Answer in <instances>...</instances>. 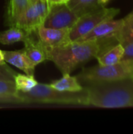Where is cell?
<instances>
[{"label":"cell","instance_id":"cell-1","mask_svg":"<svg viewBox=\"0 0 133 134\" xmlns=\"http://www.w3.org/2000/svg\"><path fill=\"white\" fill-rule=\"evenodd\" d=\"M118 43L115 41H70L56 47L47 48V60L52 61L62 75L71 74L78 68L100 53L104 49Z\"/></svg>","mask_w":133,"mask_h":134},{"label":"cell","instance_id":"cell-2","mask_svg":"<svg viewBox=\"0 0 133 134\" xmlns=\"http://www.w3.org/2000/svg\"><path fill=\"white\" fill-rule=\"evenodd\" d=\"M86 84L83 87L85 106L103 108L133 107V78Z\"/></svg>","mask_w":133,"mask_h":134},{"label":"cell","instance_id":"cell-3","mask_svg":"<svg viewBox=\"0 0 133 134\" xmlns=\"http://www.w3.org/2000/svg\"><path fill=\"white\" fill-rule=\"evenodd\" d=\"M26 104H58L69 105H84L85 100L83 90L78 93L61 92L53 88L49 84L38 83L27 93L18 92Z\"/></svg>","mask_w":133,"mask_h":134},{"label":"cell","instance_id":"cell-4","mask_svg":"<svg viewBox=\"0 0 133 134\" xmlns=\"http://www.w3.org/2000/svg\"><path fill=\"white\" fill-rule=\"evenodd\" d=\"M83 82H111L133 78V61H120L112 65H96L85 68L76 76Z\"/></svg>","mask_w":133,"mask_h":134},{"label":"cell","instance_id":"cell-5","mask_svg":"<svg viewBox=\"0 0 133 134\" xmlns=\"http://www.w3.org/2000/svg\"><path fill=\"white\" fill-rule=\"evenodd\" d=\"M119 12L120 9L118 8H107L105 6L82 15L70 29L67 42L79 40L102 22L114 19Z\"/></svg>","mask_w":133,"mask_h":134},{"label":"cell","instance_id":"cell-6","mask_svg":"<svg viewBox=\"0 0 133 134\" xmlns=\"http://www.w3.org/2000/svg\"><path fill=\"white\" fill-rule=\"evenodd\" d=\"M49 4L47 0H31L26 10L17 20L16 26L28 34L34 33L42 26L48 14Z\"/></svg>","mask_w":133,"mask_h":134},{"label":"cell","instance_id":"cell-7","mask_svg":"<svg viewBox=\"0 0 133 134\" xmlns=\"http://www.w3.org/2000/svg\"><path fill=\"white\" fill-rule=\"evenodd\" d=\"M79 16L66 3L49 5L42 26L57 29H71Z\"/></svg>","mask_w":133,"mask_h":134},{"label":"cell","instance_id":"cell-8","mask_svg":"<svg viewBox=\"0 0 133 134\" xmlns=\"http://www.w3.org/2000/svg\"><path fill=\"white\" fill-rule=\"evenodd\" d=\"M123 23V18L118 20H108L102 22L92 29L80 41L98 40V41H116L115 36L118 33ZM77 41V40H76ZM117 42V41H116Z\"/></svg>","mask_w":133,"mask_h":134},{"label":"cell","instance_id":"cell-9","mask_svg":"<svg viewBox=\"0 0 133 134\" xmlns=\"http://www.w3.org/2000/svg\"><path fill=\"white\" fill-rule=\"evenodd\" d=\"M70 29H57L40 26L35 31L37 38L47 48L56 47L67 42Z\"/></svg>","mask_w":133,"mask_h":134},{"label":"cell","instance_id":"cell-10","mask_svg":"<svg viewBox=\"0 0 133 134\" xmlns=\"http://www.w3.org/2000/svg\"><path fill=\"white\" fill-rule=\"evenodd\" d=\"M33 35L34 33H31L26 37L23 42L24 47L22 49L31 64L36 67L39 64L46 60L47 56L45 46L39 41L38 38L35 39Z\"/></svg>","mask_w":133,"mask_h":134},{"label":"cell","instance_id":"cell-11","mask_svg":"<svg viewBox=\"0 0 133 134\" xmlns=\"http://www.w3.org/2000/svg\"><path fill=\"white\" fill-rule=\"evenodd\" d=\"M4 60L18 69L23 71L26 75L34 76L35 66H34L27 57L23 49L14 51H2Z\"/></svg>","mask_w":133,"mask_h":134},{"label":"cell","instance_id":"cell-12","mask_svg":"<svg viewBox=\"0 0 133 134\" xmlns=\"http://www.w3.org/2000/svg\"><path fill=\"white\" fill-rule=\"evenodd\" d=\"M111 0H68L67 4L78 16L105 7Z\"/></svg>","mask_w":133,"mask_h":134},{"label":"cell","instance_id":"cell-13","mask_svg":"<svg viewBox=\"0 0 133 134\" xmlns=\"http://www.w3.org/2000/svg\"><path fill=\"white\" fill-rule=\"evenodd\" d=\"M124 47L120 43H116L100 52L96 57L100 65H112L122 61Z\"/></svg>","mask_w":133,"mask_h":134},{"label":"cell","instance_id":"cell-14","mask_svg":"<svg viewBox=\"0 0 133 134\" xmlns=\"http://www.w3.org/2000/svg\"><path fill=\"white\" fill-rule=\"evenodd\" d=\"M31 0H9L7 5L5 21L9 27L16 26L20 16L27 8Z\"/></svg>","mask_w":133,"mask_h":134},{"label":"cell","instance_id":"cell-15","mask_svg":"<svg viewBox=\"0 0 133 134\" xmlns=\"http://www.w3.org/2000/svg\"><path fill=\"white\" fill-rule=\"evenodd\" d=\"M49 85L55 90L61 92L78 93L83 90V86L77 77L71 76V74L63 75L61 79L53 81Z\"/></svg>","mask_w":133,"mask_h":134},{"label":"cell","instance_id":"cell-16","mask_svg":"<svg viewBox=\"0 0 133 134\" xmlns=\"http://www.w3.org/2000/svg\"><path fill=\"white\" fill-rule=\"evenodd\" d=\"M118 43L123 47L133 41V13H129L123 18L121 29L115 36Z\"/></svg>","mask_w":133,"mask_h":134},{"label":"cell","instance_id":"cell-17","mask_svg":"<svg viewBox=\"0 0 133 134\" xmlns=\"http://www.w3.org/2000/svg\"><path fill=\"white\" fill-rule=\"evenodd\" d=\"M29 34L23 29L13 26L9 29L0 31V43L2 45H11L19 42H24Z\"/></svg>","mask_w":133,"mask_h":134},{"label":"cell","instance_id":"cell-18","mask_svg":"<svg viewBox=\"0 0 133 134\" xmlns=\"http://www.w3.org/2000/svg\"><path fill=\"white\" fill-rule=\"evenodd\" d=\"M14 82L17 91L21 93H27L30 91L38 84V82L34 79V76L19 73L16 75Z\"/></svg>","mask_w":133,"mask_h":134},{"label":"cell","instance_id":"cell-19","mask_svg":"<svg viewBox=\"0 0 133 134\" xmlns=\"http://www.w3.org/2000/svg\"><path fill=\"white\" fill-rule=\"evenodd\" d=\"M0 94L18 96V91L14 81L0 79Z\"/></svg>","mask_w":133,"mask_h":134},{"label":"cell","instance_id":"cell-20","mask_svg":"<svg viewBox=\"0 0 133 134\" xmlns=\"http://www.w3.org/2000/svg\"><path fill=\"white\" fill-rule=\"evenodd\" d=\"M17 73L9 68L5 63L0 64V79L14 81V78Z\"/></svg>","mask_w":133,"mask_h":134},{"label":"cell","instance_id":"cell-21","mask_svg":"<svg viewBox=\"0 0 133 134\" xmlns=\"http://www.w3.org/2000/svg\"><path fill=\"white\" fill-rule=\"evenodd\" d=\"M0 104H26V101L20 96L0 94Z\"/></svg>","mask_w":133,"mask_h":134},{"label":"cell","instance_id":"cell-22","mask_svg":"<svg viewBox=\"0 0 133 134\" xmlns=\"http://www.w3.org/2000/svg\"><path fill=\"white\" fill-rule=\"evenodd\" d=\"M122 60L133 61V41L124 46V53Z\"/></svg>","mask_w":133,"mask_h":134},{"label":"cell","instance_id":"cell-23","mask_svg":"<svg viewBox=\"0 0 133 134\" xmlns=\"http://www.w3.org/2000/svg\"><path fill=\"white\" fill-rule=\"evenodd\" d=\"M49 5L53 4H60V3H66L68 2V0H47Z\"/></svg>","mask_w":133,"mask_h":134},{"label":"cell","instance_id":"cell-24","mask_svg":"<svg viewBox=\"0 0 133 134\" xmlns=\"http://www.w3.org/2000/svg\"><path fill=\"white\" fill-rule=\"evenodd\" d=\"M5 60H4V57H3V53L2 50L0 49V64H5Z\"/></svg>","mask_w":133,"mask_h":134},{"label":"cell","instance_id":"cell-25","mask_svg":"<svg viewBox=\"0 0 133 134\" xmlns=\"http://www.w3.org/2000/svg\"><path fill=\"white\" fill-rule=\"evenodd\" d=\"M132 13H133V11H132Z\"/></svg>","mask_w":133,"mask_h":134}]
</instances>
